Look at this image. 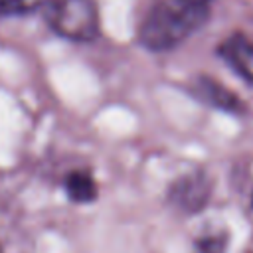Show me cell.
I'll list each match as a JSON object with an SVG mask.
<instances>
[{"label": "cell", "mask_w": 253, "mask_h": 253, "mask_svg": "<svg viewBox=\"0 0 253 253\" xmlns=\"http://www.w3.org/2000/svg\"><path fill=\"white\" fill-rule=\"evenodd\" d=\"M251 204H253V198H251Z\"/></svg>", "instance_id": "obj_9"}, {"label": "cell", "mask_w": 253, "mask_h": 253, "mask_svg": "<svg viewBox=\"0 0 253 253\" xmlns=\"http://www.w3.org/2000/svg\"><path fill=\"white\" fill-rule=\"evenodd\" d=\"M211 0H152L138 26V42L148 51H168L206 26Z\"/></svg>", "instance_id": "obj_1"}, {"label": "cell", "mask_w": 253, "mask_h": 253, "mask_svg": "<svg viewBox=\"0 0 253 253\" xmlns=\"http://www.w3.org/2000/svg\"><path fill=\"white\" fill-rule=\"evenodd\" d=\"M65 194L75 204H91L97 198V184L85 170H73L63 180Z\"/></svg>", "instance_id": "obj_6"}, {"label": "cell", "mask_w": 253, "mask_h": 253, "mask_svg": "<svg viewBox=\"0 0 253 253\" xmlns=\"http://www.w3.org/2000/svg\"><path fill=\"white\" fill-rule=\"evenodd\" d=\"M51 0H0V16H28L45 10Z\"/></svg>", "instance_id": "obj_7"}, {"label": "cell", "mask_w": 253, "mask_h": 253, "mask_svg": "<svg viewBox=\"0 0 253 253\" xmlns=\"http://www.w3.org/2000/svg\"><path fill=\"white\" fill-rule=\"evenodd\" d=\"M192 95L196 99H200L202 103L219 109L223 113H231V115H239L243 113V103L241 99L229 91L225 85H221L219 81L208 77V75H198L192 83Z\"/></svg>", "instance_id": "obj_4"}, {"label": "cell", "mask_w": 253, "mask_h": 253, "mask_svg": "<svg viewBox=\"0 0 253 253\" xmlns=\"http://www.w3.org/2000/svg\"><path fill=\"white\" fill-rule=\"evenodd\" d=\"M219 57L247 83L253 85V42L241 34L225 38L217 47Z\"/></svg>", "instance_id": "obj_5"}, {"label": "cell", "mask_w": 253, "mask_h": 253, "mask_svg": "<svg viewBox=\"0 0 253 253\" xmlns=\"http://www.w3.org/2000/svg\"><path fill=\"white\" fill-rule=\"evenodd\" d=\"M227 233H210V235H202L196 239V249L198 253H225L227 249Z\"/></svg>", "instance_id": "obj_8"}, {"label": "cell", "mask_w": 253, "mask_h": 253, "mask_svg": "<svg viewBox=\"0 0 253 253\" xmlns=\"http://www.w3.org/2000/svg\"><path fill=\"white\" fill-rule=\"evenodd\" d=\"M211 196V180L204 172L180 176L168 190V200L186 213H196L206 208Z\"/></svg>", "instance_id": "obj_3"}, {"label": "cell", "mask_w": 253, "mask_h": 253, "mask_svg": "<svg viewBox=\"0 0 253 253\" xmlns=\"http://www.w3.org/2000/svg\"><path fill=\"white\" fill-rule=\"evenodd\" d=\"M45 22L69 42H93L101 34L95 0H51L45 8Z\"/></svg>", "instance_id": "obj_2"}]
</instances>
